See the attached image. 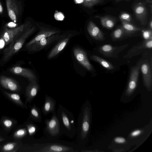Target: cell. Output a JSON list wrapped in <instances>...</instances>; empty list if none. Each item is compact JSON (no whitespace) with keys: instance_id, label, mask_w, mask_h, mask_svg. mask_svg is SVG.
Returning <instances> with one entry per match:
<instances>
[{"instance_id":"cell-9","label":"cell","mask_w":152,"mask_h":152,"mask_svg":"<svg viewBox=\"0 0 152 152\" xmlns=\"http://www.w3.org/2000/svg\"><path fill=\"white\" fill-rule=\"evenodd\" d=\"M9 71L13 74L26 77L29 81L37 80L35 75L29 69L20 66H15L11 68Z\"/></svg>"},{"instance_id":"cell-17","label":"cell","mask_w":152,"mask_h":152,"mask_svg":"<svg viewBox=\"0 0 152 152\" xmlns=\"http://www.w3.org/2000/svg\"><path fill=\"white\" fill-rule=\"evenodd\" d=\"M55 101L50 96L46 95L42 108L43 114L46 115L53 112L55 110Z\"/></svg>"},{"instance_id":"cell-35","label":"cell","mask_w":152,"mask_h":152,"mask_svg":"<svg viewBox=\"0 0 152 152\" xmlns=\"http://www.w3.org/2000/svg\"><path fill=\"white\" fill-rule=\"evenodd\" d=\"M4 124L6 126L8 127L11 126L12 122L10 120H6L4 121Z\"/></svg>"},{"instance_id":"cell-19","label":"cell","mask_w":152,"mask_h":152,"mask_svg":"<svg viewBox=\"0 0 152 152\" xmlns=\"http://www.w3.org/2000/svg\"><path fill=\"white\" fill-rule=\"evenodd\" d=\"M96 18L99 19L102 26L104 28L110 29L114 26L115 20V19L109 15H106L103 16H96Z\"/></svg>"},{"instance_id":"cell-16","label":"cell","mask_w":152,"mask_h":152,"mask_svg":"<svg viewBox=\"0 0 152 152\" xmlns=\"http://www.w3.org/2000/svg\"><path fill=\"white\" fill-rule=\"evenodd\" d=\"M69 39V37H66L61 40L50 52L48 56V59H51L59 54L65 48Z\"/></svg>"},{"instance_id":"cell-40","label":"cell","mask_w":152,"mask_h":152,"mask_svg":"<svg viewBox=\"0 0 152 152\" xmlns=\"http://www.w3.org/2000/svg\"><path fill=\"white\" fill-rule=\"evenodd\" d=\"M149 26L150 29L152 30V21L151 20L149 24Z\"/></svg>"},{"instance_id":"cell-21","label":"cell","mask_w":152,"mask_h":152,"mask_svg":"<svg viewBox=\"0 0 152 152\" xmlns=\"http://www.w3.org/2000/svg\"><path fill=\"white\" fill-rule=\"evenodd\" d=\"M91 59L100 64L104 68L108 70H113L114 67L111 63L102 58L96 55L91 56Z\"/></svg>"},{"instance_id":"cell-6","label":"cell","mask_w":152,"mask_h":152,"mask_svg":"<svg viewBox=\"0 0 152 152\" xmlns=\"http://www.w3.org/2000/svg\"><path fill=\"white\" fill-rule=\"evenodd\" d=\"M128 46L127 44L119 46H114L110 44H105L99 47L98 51L104 56L108 58H116L117 55Z\"/></svg>"},{"instance_id":"cell-37","label":"cell","mask_w":152,"mask_h":152,"mask_svg":"<svg viewBox=\"0 0 152 152\" xmlns=\"http://www.w3.org/2000/svg\"><path fill=\"white\" fill-rule=\"evenodd\" d=\"M25 131L22 129H21L18 130L17 132V134L21 136L25 134Z\"/></svg>"},{"instance_id":"cell-20","label":"cell","mask_w":152,"mask_h":152,"mask_svg":"<svg viewBox=\"0 0 152 152\" xmlns=\"http://www.w3.org/2000/svg\"><path fill=\"white\" fill-rule=\"evenodd\" d=\"M30 81V84L28 88L29 96L31 99L33 98L37 95L39 90V86L37 80H33Z\"/></svg>"},{"instance_id":"cell-39","label":"cell","mask_w":152,"mask_h":152,"mask_svg":"<svg viewBox=\"0 0 152 152\" xmlns=\"http://www.w3.org/2000/svg\"><path fill=\"white\" fill-rule=\"evenodd\" d=\"M76 2L77 3H82L83 0H75Z\"/></svg>"},{"instance_id":"cell-23","label":"cell","mask_w":152,"mask_h":152,"mask_svg":"<svg viewBox=\"0 0 152 152\" xmlns=\"http://www.w3.org/2000/svg\"><path fill=\"white\" fill-rule=\"evenodd\" d=\"M121 21L122 24V27L126 32L129 35L139 31L141 29V28L136 27L130 23L123 20Z\"/></svg>"},{"instance_id":"cell-38","label":"cell","mask_w":152,"mask_h":152,"mask_svg":"<svg viewBox=\"0 0 152 152\" xmlns=\"http://www.w3.org/2000/svg\"><path fill=\"white\" fill-rule=\"evenodd\" d=\"M3 11V7L2 5L0 3V13H1Z\"/></svg>"},{"instance_id":"cell-34","label":"cell","mask_w":152,"mask_h":152,"mask_svg":"<svg viewBox=\"0 0 152 152\" xmlns=\"http://www.w3.org/2000/svg\"><path fill=\"white\" fill-rule=\"evenodd\" d=\"M141 133V131L139 130H137L133 131L131 134L132 137H135L139 135Z\"/></svg>"},{"instance_id":"cell-15","label":"cell","mask_w":152,"mask_h":152,"mask_svg":"<svg viewBox=\"0 0 152 152\" xmlns=\"http://www.w3.org/2000/svg\"><path fill=\"white\" fill-rule=\"evenodd\" d=\"M72 148L70 147L59 145H51L45 147L38 152H63L71 151Z\"/></svg>"},{"instance_id":"cell-31","label":"cell","mask_w":152,"mask_h":152,"mask_svg":"<svg viewBox=\"0 0 152 152\" xmlns=\"http://www.w3.org/2000/svg\"><path fill=\"white\" fill-rule=\"evenodd\" d=\"M114 141L117 143H123L125 142V139L123 137H118L115 138Z\"/></svg>"},{"instance_id":"cell-3","label":"cell","mask_w":152,"mask_h":152,"mask_svg":"<svg viewBox=\"0 0 152 152\" xmlns=\"http://www.w3.org/2000/svg\"><path fill=\"white\" fill-rule=\"evenodd\" d=\"M142 61V60L140 59L135 65L131 68L129 80L126 91V95L128 96L132 94L137 87Z\"/></svg>"},{"instance_id":"cell-5","label":"cell","mask_w":152,"mask_h":152,"mask_svg":"<svg viewBox=\"0 0 152 152\" xmlns=\"http://www.w3.org/2000/svg\"><path fill=\"white\" fill-rule=\"evenodd\" d=\"M64 37V35L54 34L41 39L39 41L32 44L27 47V48L31 51H39L55 41L60 39Z\"/></svg>"},{"instance_id":"cell-28","label":"cell","mask_w":152,"mask_h":152,"mask_svg":"<svg viewBox=\"0 0 152 152\" xmlns=\"http://www.w3.org/2000/svg\"><path fill=\"white\" fill-rule=\"evenodd\" d=\"M121 20L130 23L131 21V17L129 14L124 12L122 13L119 16Z\"/></svg>"},{"instance_id":"cell-36","label":"cell","mask_w":152,"mask_h":152,"mask_svg":"<svg viewBox=\"0 0 152 152\" xmlns=\"http://www.w3.org/2000/svg\"><path fill=\"white\" fill-rule=\"evenodd\" d=\"M11 97L13 99L15 100H19L20 99L19 96L17 94H11Z\"/></svg>"},{"instance_id":"cell-41","label":"cell","mask_w":152,"mask_h":152,"mask_svg":"<svg viewBox=\"0 0 152 152\" xmlns=\"http://www.w3.org/2000/svg\"><path fill=\"white\" fill-rule=\"evenodd\" d=\"M123 0H115L116 2H118Z\"/></svg>"},{"instance_id":"cell-14","label":"cell","mask_w":152,"mask_h":152,"mask_svg":"<svg viewBox=\"0 0 152 152\" xmlns=\"http://www.w3.org/2000/svg\"><path fill=\"white\" fill-rule=\"evenodd\" d=\"M134 11L137 18L142 24L145 25L147 12L145 5L141 3L137 4L134 7Z\"/></svg>"},{"instance_id":"cell-2","label":"cell","mask_w":152,"mask_h":152,"mask_svg":"<svg viewBox=\"0 0 152 152\" xmlns=\"http://www.w3.org/2000/svg\"><path fill=\"white\" fill-rule=\"evenodd\" d=\"M28 24L26 23L12 29L5 28L1 37L6 45L10 44L20 37L28 28Z\"/></svg>"},{"instance_id":"cell-11","label":"cell","mask_w":152,"mask_h":152,"mask_svg":"<svg viewBox=\"0 0 152 152\" xmlns=\"http://www.w3.org/2000/svg\"><path fill=\"white\" fill-rule=\"evenodd\" d=\"M90 113L88 108L84 109L82 121L80 135L82 139L86 137L90 127Z\"/></svg>"},{"instance_id":"cell-13","label":"cell","mask_w":152,"mask_h":152,"mask_svg":"<svg viewBox=\"0 0 152 152\" xmlns=\"http://www.w3.org/2000/svg\"><path fill=\"white\" fill-rule=\"evenodd\" d=\"M58 32V31L54 30L42 29L36 36L26 44V47L27 48L32 44L39 41L43 38L50 36Z\"/></svg>"},{"instance_id":"cell-10","label":"cell","mask_w":152,"mask_h":152,"mask_svg":"<svg viewBox=\"0 0 152 152\" xmlns=\"http://www.w3.org/2000/svg\"><path fill=\"white\" fill-rule=\"evenodd\" d=\"M46 129L49 134L52 136L57 135L60 131L58 120L55 115H53L50 120L45 121Z\"/></svg>"},{"instance_id":"cell-4","label":"cell","mask_w":152,"mask_h":152,"mask_svg":"<svg viewBox=\"0 0 152 152\" xmlns=\"http://www.w3.org/2000/svg\"><path fill=\"white\" fill-rule=\"evenodd\" d=\"M152 48V39H144L129 50L124 58L126 59L131 58L140 54L146 49H151Z\"/></svg>"},{"instance_id":"cell-32","label":"cell","mask_w":152,"mask_h":152,"mask_svg":"<svg viewBox=\"0 0 152 152\" xmlns=\"http://www.w3.org/2000/svg\"><path fill=\"white\" fill-rule=\"evenodd\" d=\"M14 148L13 145L11 143L8 144L4 146V148L6 150H10Z\"/></svg>"},{"instance_id":"cell-24","label":"cell","mask_w":152,"mask_h":152,"mask_svg":"<svg viewBox=\"0 0 152 152\" xmlns=\"http://www.w3.org/2000/svg\"><path fill=\"white\" fill-rule=\"evenodd\" d=\"M127 35H129L121 26L117 28L111 34L112 39L113 41L118 40Z\"/></svg>"},{"instance_id":"cell-7","label":"cell","mask_w":152,"mask_h":152,"mask_svg":"<svg viewBox=\"0 0 152 152\" xmlns=\"http://www.w3.org/2000/svg\"><path fill=\"white\" fill-rule=\"evenodd\" d=\"M140 69L142 73L144 84L148 89L151 87L152 83V64L148 61H142Z\"/></svg>"},{"instance_id":"cell-8","label":"cell","mask_w":152,"mask_h":152,"mask_svg":"<svg viewBox=\"0 0 152 152\" xmlns=\"http://www.w3.org/2000/svg\"><path fill=\"white\" fill-rule=\"evenodd\" d=\"M75 57L77 60L88 70H94V68L89 62L86 52L79 48H75L73 50Z\"/></svg>"},{"instance_id":"cell-29","label":"cell","mask_w":152,"mask_h":152,"mask_svg":"<svg viewBox=\"0 0 152 152\" xmlns=\"http://www.w3.org/2000/svg\"><path fill=\"white\" fill-rule=\"evenodd\" d=\"M104 0H85V5L91 7L97 4L102 3Z\"/></svg>"},{"instance_id":"cell-33","label":"cell","mask_w":152,"mask_h":152,"mask_svg":"<svg viewBox=\"0 0 152 152\" xmlns=\"http://www.w3.org/2000/svg\"><path fill=\"white\" fill-rule=\"evenodd\" d=\"M36 131V128L34 126H32L29 127L28 132L30 134H32L35 133Z\"/></svg>"},{"instance_id":"cell-12","label":"cell","mask_w":152,"mask_h":152,"mask_svg":"<svg viewBox=\"0 0 152 152\" xmlns=\"http://www.w3.org/2000/svg\"><path fill=\"white\" fill-rule=\"evenodd\" d=\"M87 29L89 35L94 39L101 41L105 39L102 32L92 21L89 22Z\"/></svg>"},{"instance_id":"cell-22","label":"cell","mask_w":152,"mask_h":152,"mask_svg":"<svg viewBox=\"0 0 152 152\" xmlns=\"http://www.w3.org/2000/svg\"><path fill=\"white\" fill-rule=\"evenodd\" d=\"M6 3L9 15L12 20L15 22L17 18L16 8L15 5H13V3L11 0H6Z\"/></svg>"},{"instance_id":"cell-1","label":"cell","mask_w":152,"mask_h":152,"mask_svg":"<svg viewBox=\"0 0 152 152\" xmlns=\"http://www.w3.org/2000/svg\"><path fill=\"white\" fill-rule=\"evenodd\" d=\"M34 27L28 28L20 37L11 43L10 45L4 50L2 61H9L22 47L27 38L34 31Z\"/></svg>"},{"instance_id":"cell-30","label":"cell","mask_w":152,"mask_h":152,"mask_svg":"<svg viewBox=\"0 0 152 152\" xmlns=\"http://www.w3.org/2000/svg\"><path fill=\"white\" fill-rule=\"evenodd\" d=\"M55 19L58 20H62L64 18L63 14L61 12H58L54 15Z\"/></svg>"},{"instance_id":"cell-26","label":"cell","mask_w":152,"mask_h":152,"mask_svg":"<svg viewBox=\"0 0 152 152\" xmlns=\"http://www.w3.org/2000/svg\"><path fill=\"white\" fill-rule=\"evenodd\" d=\"M61 117L64 125L68 130L70 131L71 129L70 123L67 115L64 112H62Z\"/></svg>"},{"instance_id":"cell-18","label":"cell","mask_w":152,"mask_h":152,"mask_svg":"<svg viewBox=\"0 0 152 152\" xmlns=\"http://www.w3.org/2000/svg\"><path fill=\"white\" fill-rule=\"evenodd\" d=\"M0 83L5 88L15 91L18 88L16 82L11 78L4 75L0 76Z\"/></svg>"},{"instance_id":"cell-25","label":"cell","mask_w":152,"mask_h":152,"mask_svg":"<svg viewBox=\"0 0 152 152\" xmlns=\"http://www.w3.org/2000/svg\"><path fill=\"white\" fill-rule=\"evenodd\" d=\"M32 117L38 122H41L42 120V116L39 109L34 106L32 108L31 111Z\"/></svg>"},{"instance_id":"cell-27","label":"cell","mask_w":152,"mask_h":152,"mask_svg":"<svg viewBox=\"0 0 152 152\" xmlns=\"http://www.w3.org/2000/svg\"><path fill=\"white\" fill-rule=\"evenodd\" d=\"M142 35L144 40L152 39V30L150 29L142 30Z\"/></svg>"}]
</instances>
